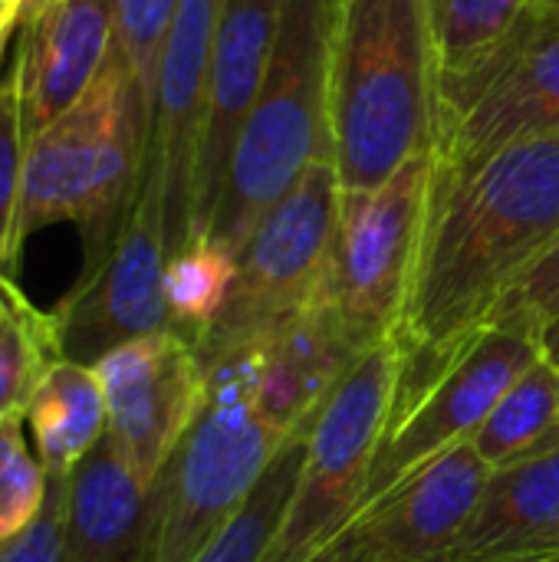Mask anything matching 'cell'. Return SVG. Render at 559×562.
<instances>
[{
    "instance_id": "cell-1",
    "label": "cell",
    "mask_w": 559,
    "mask_h": 562,
    "mask_svg": "<svg viewBox=\"0 0 559 562\" xmlns=\"http://www.w3.org/2000/svg\"><path fill=\"white\" fill-rule=\"evenodd\" d=\"M559 237V132L432 181L395 346V412L484 329L501 293Z\"/></svg>"
},
{
    "instance_id": "cell-2",
    "label": "cell",
    "mask_w": 559,
    "mask_h": 562,
    "mask_svg": "<svg viewBox=\"0 0 559 562\" xmlns=\"http://www.w3.org/2000/svg\"><path fill=\"white\" fill-rule=\"evenodd\" d=\"M329 148L343 191H372L438 142L428 0H333Z\"/></svg>"
},
{
    "instance_id": "cell-3",
    "label": "cell",
    "mask_w": 559,
    "mask_h": 562,
    "mask_svg": "<svg viewBox=\"0 0 559 562\" xmlns=\"http://www.w3.org/2000/svg\"><path fill=\"white\" fill-rule=\"evenodd\" d=\"M208 372V398L155 477L132 562H194L244 510L290 441L254 395L257 352L241 349Z\"/></svg>"
},
{
    "instance_id": "cell-4",
    "label": "cell",
    "mask_w": 559,
    "mask_h": 562,
    "mask_svg": "<svg viewBox=\"0 0 559 562\" xmlns=\"http://www.w3.org/2000/svg\"><path fill=\"white\" fill-rule=\"evenodd\" d=\"M333 0H280V26L257 105L231 155L204 237L241 254L257 224L329 148Z\"/></svg>"
},
{
    "instance_id": "cell-5",
    "label": "cell",
    "mask_w": 559,
    "mask_h": 562,
    "mask_svg": "<svg viewBox=\"0 0 559 562\" xmlns=\"http://www.w3.org/2000/svg\"><path fill=\"white\" fill-rule=\"evenodd\" d=\"M148 135L152 122L138 86L122 53L112 49L89 92L26 142L16 217L20 247L36 231L72 221L86 240V263H92L138 191Z\"/></svg>"
},
{
    "instance_id": "cell-6",
    "label": "cell",
    "mask_w": 559,
    "mask_h": 562,
    "mask_svg": "<svg viewBox=\"0 0 559 562\" xmlns=\"http://www.w3.org/2000/svg\"><path fill=\"white\" fill-rule=\"evenodd\" d=\"M399 382L402 352L395 339L353 362L306 428L297 484L264 562H306L359 510L395 415Z\"/></svg>"
},
{
    "instance_id": "cell-7",
    "label": "cell",
    "mask_w": 559,
    "mask_h": 562,
    "mask_svg": "<svg viewBox=\"0 0 559 562\" xmlns=\"http://www.w3.org/2000/svg\"><path fill=\"white\" fill-rule=\"evenodd\" d=\"M339 201L336 165L333 158H320L257 224L237 254V280L221 316L191 342L204 369L267 342L320 296L333 257Z\"/></svg>"
},
{
    "instance_id": "cell-8",
    "label": "cell",
    "mask_w": 559,
    "mask_h": 562,
    "mask_svg": "<svg viewBox=\"0 0 559 562\" xmlns=\"http://www.w3.org/2000/svg\"><path fill=\"white\" fill-rule=\"evenodd\" d=\"M435 155L425 151L372 191H343L323 300L369 352L395 336L422 240Z\"/></svg>"
},
{
    "instance_id": "cell-9",
    "label": "cell",
    "mask_w": 559,
    "mask_h": 562,
    "mask_svg": "<svg viewBox=\"0 0 559 562\" xmlns=\"http://www.w3.org/2000/svg\"><path fill=\"white\" fill-rule=\"evenodd\" d=\"M171 257L165 184L145 158L138 191L109 247L82 267L79 283L53 310L63 359L96 366L115 346L168 329L165 267Z\"/></svg>"
},
{
    "instance_id": "cell-10",
    "label": "cell",
    "mask_w": 559,
    "mask_h": 562,
    "mask_svg": "<svg viewBox=\"0 0 559 562\" xmlns=\"http://www.w3.org/2000/svg\"><path fill=\"white\" fill-rule=\"evenodd\" d=\"M540 359V339L530 329L517 326H488L481 329L448 366L435 375L418 395H412L385 431V441L376 454L362 504H379L412 474L428 468L435 458L468 445L501 395ZM353 514V517H356ZM349 517V520H353Z\"/></svg>"
},
{
    "instance_id": "cell-11",
    "label": "cell",
    "mask_w": 559,
    "mask_h": 562,
    "mask_svg": "<svg viewBox=\"0 0 559 562\" xmlns=\"http://www.w3.org/2000/svg\"><path fill=\"white\" fill-rule=\"evenodd\" d=\"M92 369L105 392L109 438L152 491L208 398V372L171 326L115 346Z\"/></svg>"
},
{
    "instance_id": "cell-12",
    "label": "cell",
    "mask_w": 559,
    "mask_h": 562,
    "mask_svg": "<svg viewBox=\"0 0 559 562\" xmlns=\"http://www.w3.org/2000/svg\"><path fill=\"white\" fill-rule=\"evenodd\" d=\"M491 468L458 445L346 520L306 562H438L465 530Z\"/></svg>"
},
{
    "instance_id": "cell-13",
    "label": "cell",
    "mask_w": 559,
    "mask_h": 562,
    "mask_svg": "<svg viewBox=\"0 0 559 562\" xmlns=\"http://www.w3.org/2000/svg\"><path fill=\"white\" fill-rule=\"evenodd\" d=\"M224 0H181L158 69L148 161L161 175L171 254L191 240L194 175L208 105V69Z\"/></svg>"
},
{
    "instance_id": "cell-14",
    "label": "cell",
    "mask_w": 559,
    "mask_h": 562,
    "mask_svg": "<svg viewBox=\"0 0 559 562\" xmlns=\"http://www.w3.org/2000/svg\"><path fill=\"white\" fill-rule=\"evenodd\" d=\"M280 26V0H224L211 69H208V105L201 155L194 175V221L191 240L204 237L211 211L217 204L231 155L237 138L257 105V95L267 79Z\"/></svg>"
},
{
    "instance_id": "cell-15",
    "label": "cell",
    "mask_w": 559,
    "mask_h": 562,
    "mask_svg": "<svg viewBox=\"0 0 559 562\" xmlns=\"http://www.w3.org/2000/svg\"><path fill=\"white\" fill-rule=\"evenodd\" d=\"M112 49V0H56L23 26V43L10 72L23 142H33L89 92Z\"/></svg>"
},
{
    "instance_id": "cell-16",
    "label": "cell",
    "mask_w": 559,
    "mask_h": 562,
    "mask_svg": "<svg viewBox=\"0 0 559 562\" xmlns=\"http://www.w3.org/2000/svg\"><path fill=\"white\" fill-rule=\"evenodd\" d=\"M250 349L257 352V408L290 438L313 425L353 362L366 356L346 336L323 290L293 323Z\"/></svg>"
},
{
    "instance_id": "cell-17",
    "label": "cell",
    "mask_w": 559,
    "mask_h": 562,
    "mask_svg": "<svg viewBox=\"0 0 559 562\" xmlns=\"http://www.w3.org/2000/svg\"><path fill=\"white\" fill-rule=\"evenodd\" d=\"M438 562H559V448L491 471Z\"/></svg>"
},
{
    "instance_id": "cell-18",
    "label": "cell",
    "mask_w": 559,
    "mask_h": 562,
    "mask_svg": "<svg viewBox=\"0 0 559 562\" xmlns=\"http://www.w3.org/2000/svg\"><path fill=\"white\" fill-rule=\"evenodd\" d=\"M559 132V36L524 53L474 105L435 142L432 181L458 178L501 148Z\"/></svg>"
},
{
    "instance_id": "cell-19",
    "label": "cell",
    "mask_w": 559,
    "mask_h": 562,
    "mask_svg": "<svg viewBox=\"0 0 559 562\" xmlns=\"http://www.w3.org/2000/svg\"><path fill=\"white\" fill-rule=\"evenodd\" d=\"M148 487L105 438L66 481L63 562H132L142 543Z\"/></svg>"
},
{
    "instance_id": "cell-20",
    "label": "cell",
    "mask_w": 559,
    "mask_h": 562,
    "mask_svg": "<svg viewBox=\"0 0 559 562\" xmlns=\"http://www.w3.org/2000/svg\"><path fill=\"white\" fill-rule=\"evenodd\" d=\"M23 422L43 471L49 477H69L109 431L105 392L96 369L59 359L33 392Z\"/></svg>"
},
{
    "instance_id": "cell-21",
    "label": "cell",
    "mask_w": 559,
    "mask_h": 562,
    "mask_svg": "<svg viewBox=\"0 0 559 562\" xmlns=\"http://www.w3.org/2000/svg\"><path fill=\"white\" fill-rule=\"evenodd\" d=\"M491 471L559 448V372L540 356L471 438Z\"/></svg>"
},
{
    "instance_id": "cell-22",
    "label": "cell",
    "mask_w": 559,
    "mask_h": 562,
    "mask_svg": "<svg viewBox=\"0 0 559 562\" xmlns=\"http://www.w3.org/2000/svg\"><path fill=\"white\" fill-rule=\"evenodd\" d=\"M237 280V254L221 244L198 237L168 257L165 267V303L171 329L198 342L221 316L231 286Z\"/></svg>"
},
{
    "instance_id": "cell-23",
    "label": "cell",
    "mask_w": 559,
    "mask_h": 562,
    "mask_svg": "<svg viewBox=\"0 0 559 562\" xmlns=\"http://www.w3.org/2000/svg\"><path fill=\"white\" fill-rule=\"evenodd\" d=\"M303 438H306V431L293 435L280 448V454L273 458L270 471L264 474V481L257 484V491L250 494L244 510L194 562H264L277 530H280V520L287 514L293 484H297Z\"/></svg>"
},
{
    "instance_id": "cell-24",
    "label": "cell",
    "mask_w": 559,
    "mask_h": 562,
    "mask_svg": "<svg viewBox=\"0 0 559 562\" xmlns=\"http://www.w3.org/2000/svg\"><path fill=\"white\" fill-rule=\"evenodd\" d=\"M527 0H428L438 82L468 69L484 49H491L521 16Z\"/></svg>"
},
{
    "instance_id": "cell-25",
    "label": "cell",
    "mask_w": 559,
    "mask_h": 562,
    "mask_svg": "<svg viewBox=\"0 0 559 562\" xmlns=\"http://www.w3.org/2000/svg\"><path fill=\"white\" fill-rule=\"evenodd\" d=\"M63 359L53 313L30 306L0 329V418L23 415L43 375Z\"/></svg>"
},
{
    "instance_id": "cell-26",
    "label": "cell",
    "mask_w": 559,
    "mask_h": 562,
    "mask_svg": "<svg viewBox=\"0 0 559 562\" xmlns=\"http://www.w3.org/2000/svg\"><path fill=\"white\" fill-rule=\"evenodd\" d=\"M49 491L23 415L0 418V553L10 550L40 517Z\"/></svg>"
},
{
    "instance_id": "cell-27",
    "label": "cell",
    "mask_w": 559,
    "mask_h": 562,
    "mask_svg": "<svg viewBox=\"0 0 559 562\" xmlns=\"http://www.w3.org/2000/svg\"><path fill=\"white\" fill-rule=\"evenodd\" d=\"M112 10H115V49L122 53L152 122L158 69L181 0H112Z\"/></svg>"
},
{
    "instance_id": "cell-28",
    "label": "cell",
    "mask_w": 559,
    "mask_h": 562,
    "mask_svg": "<svg viewBox=\"0 0 559 562\" xmlns=\"http://www.w3.org/2000/svg\"><path fill=\"white\" fill-rule=\"evenodd\" d=\"M23 125L13 79L0 86V273L13 277L20 267V240H16V217H20V188H23Z\"/></svg>"
},
{
    "instance_id": "cell-29",
    "label": "cell",
    "mask_w": 559,
    "mask_h": 562,
    "mask_svg": "<svg viewBox=\"0 0 559 562\" xmlns=\"http://www.w3.org/2000/svg\"><path fill=\"white\" fill-rule=\"evenodd\" d=\"M554 316H559V237L501 293L484 319V329L517 326L540 336Z\"/></svg>"
},
{
    "instance_id": "cell-30",
    "label": "cell",
    "mask_w": 559,
    "mask_h": 562,
    "mask_svg": "<svg viewBox=\"0 0 559 562\" xmlns=\"http://www.w3.org/2000/svg\"><path fill=\"white\" fill-rule=\"evenodd\" d=\"M66 481L69 477H49L46 504H43L36 524L10 550L0 553V562H63Z\"/></svg>"
},
{
    "instance_id": "cell-31",
    "label": "cell",
    "mask_w": 559,
    "mask_h": 562,
    "mask_svg": "<svg viewBox=\"0 0 559 562\" xmlns=\"http://www.w3.org/2000/svg\"><path fill=\"white\" fill-rule=\"evenodd\" d=\"M33 303L23 296V290L13 283V277H3L0 273V329L10 323V319H16L20 313H26Z\"/></svg>"
},
{
    "instance_id": "cell-32",
    "label": "cell",
    "mask_w": 559,
    "mask_h": 562,
    "mask_svg": "<svg viewBox=\"0 0 559 562\" xmlns=\"http://www.w3.org/2000/svg\"><path fill=\"white\" fill-rule=\"evenodd\" d=\"M540 356L559 372V316H554L544 329H540Z\"/></svg>"
},
{
    "instance_id": "cell-33",
    "label": "cell",
    "mask_w": 559,
    "mask_h": 562,
    "mask_svg": "<svg viewBox=\"0 0 559 562\" xmlns=\"http://www.w3.org/2000/svg\"><path fill=\"white\" fill-rule=\"evenodd\" d=\"M53 3H56V0H20V20H16V23L26 26L30 20H36V16H40L46 7H53Z\"/></svg>"
},
{
    "instance_id": "cell-34",
    "label": "cell",
    "mask_w": 559,
    "mask_h": 562,
    "mask_svg": "<svg viewBox=\"0 0 559 562\" xmlns=\"http://www.w3.org/2000/svg\"><path fill=\"white\" fill-rule=\"evenodd\" d=\"M7 36H10V30H0V56H3V46H7Z\"/></svg>"
},
{
    "instance_id": "cell-35",
    "label": "cell",
    "mask_w": 559,
    "mask_h": 562,
    "mask_svg": "<svg viewBox=\"0 0 559 562\" xmlns=\"http://www.w3.org/2000/svg\"><path fill=\"white\" fill-rule=\"evenodd\" d=\"M540 3H547V7H550V10L559 16V0H540Z\"/></svg>"
}]
</instances>
